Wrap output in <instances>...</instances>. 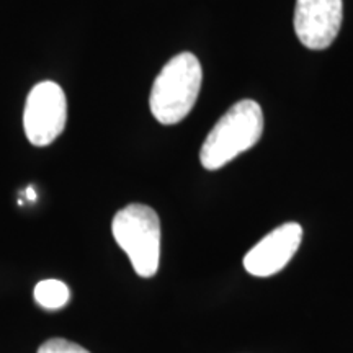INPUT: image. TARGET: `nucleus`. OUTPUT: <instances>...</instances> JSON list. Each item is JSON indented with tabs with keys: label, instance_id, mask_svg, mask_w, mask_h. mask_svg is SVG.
Masks as SVG:
<instances>
[{
	"label": "nucleus",
	"instance_id": "1",
	"mask_svg": "<svg viewBox=\"0 0 353 353\" xmlns=\"http://www.w3.org/2000/svg\"><path fill=\"white\" fill-rule=\"evenodd\" d=\"M263 132L262 107L255 100H241L216 123L200 149V162L206 170H218L232 159L249 151Z\"/></svg>",
	"mask_w": 353,
	"mask_h": 353
},
{
	"label": "nucleus",
	"instance_id": "2",
	"mask_svg": "<svg viewBox=\"0 0 353 353\" xmlns=\"http://www.w3.org/2000/svg\"><path fill=\"white\" fill-rule=\"evenodd\" d=\"M203 82L200 61L192 52H180L162 68L154 81L149 107L162 125H176L195 107Z\"/></svg>",
	"mask_w": 353,
	"mask_h": 353
},
{
	"label": "nucleus",
	"instance_id": "3",
	"mask_svg": "<svg viewBox=\"0 0 353 353\" xmlns=\"http://www.w3.org/2000/svg\"><path fill=\"white\" fill-rule=\"evenodd\" d=\"M112 232L139 276L156 275L161 259V221L156 211L139 203L128 205L114 214Z\"/></svg>",
	"mask_w": 353,
	"mask_h": 353
},
{
	"label": "nucleus",
	"instance_id": "4",
	"mask_svg": "<svg viewBox=\"0 0 353 353\" xmlns=\"http://www.w3.org/2000/svg\"><path fill=\"white\" fill-rule=\"evenodd\" d=\"M68 121V101L56 82L44 81L32 88L23 112L25 134L38 148L50 145L64 131Z\"/></svg>",
	"mask_w": 353,
	"mask_h": 353
},
{
	"label": "nucleus",
	"instance_id": "5",
	"mask_svg": "<svg viewBox=\"0 0 353 353\" xmlns=\"http://www.w3.org/2000/svg\"><path fill=\"white\" fill-rule=\"evenodd\" d=\"M342 0H296L294 32L307 50H325L342 26Z\"/></svg>",
	"mask_w": 353,
	"mask_h": 353
},
{
	"label": "nucleus",
	"instance_id": "6",
	"mask_svg": "<svg viewBox=\"0 0 353 353\" xmlns=\"http://www.w3.org/2000/svg\"><path fill=\"white\" fill-rule=\"evenodd\" d=\"M303 241V228L298 223H286L273 229L244 257L245 270L254 276H272L281 272Z\"/></svg>",
	"mask_w": 353,
	"mask_h": 353
},
{
	"label": "nucleus",
	"instance_id": "7",
	"mask_svg": "<svg viewBox=\"0 0 353 353\" xmlns=\"http://www.w3.org/2000/svg\"><path fill=\"white\" fill-rule=\"evenodd\" d=\"M69 288L59 280H43L34 288V299L44 309H61L69 301Z\"/></svg>",
	"mask_w": 353,
	"mask_h": 353
},
{
	"label": "nucleus",
	"instance_id": "8",
	"mask_svg": "<svg viewBox=\"0 0 353 353\" xmlns=\"http://www.w3.org/2000/svg\"><path fill=\"white\" fill-rule=\"evenodd\" d=\"M38 353H90L79 343L69 342L65 339H50L38 348Z\"/></svg>",
	"mask_w": 353,
	"mask_h": 353
},
{
	"label": "nucleus",
	"instance_id": "9",
	"mask_svg": "<svg viewBox=\"0 0 353 353\" xmlns=\"http://www.w3.org/2000/svg\"><path fill=\"white\" fill-rule=\"evenodd\" d=\"M25 198H26V200H30V201L37 200L38 195H37V192L33 190V187H28L25 190Z\"/></svg>",
	"mask_w": 353,
	"mask_h": 353
}]
</instances>
